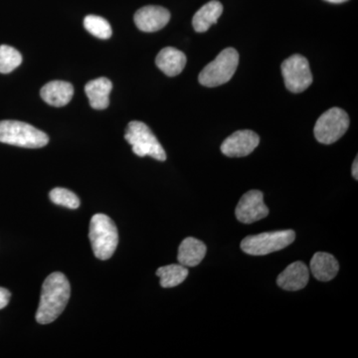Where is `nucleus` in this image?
I'll return each instance as SVG.
<instances>
[{
	"label": "nucleus",
	"mask_w": 358,
	"mask_h": 358,
	"mask_svg": "<svg viewBox=\"0 0 358 358\" xmlns=\"http://www.w3.org/2000/svg\"><path fill=\"white\" fill-rule=\"evenodd\" d=\"M71 286L62 273H52L42 286L36 320L40 324H51L64 312L69 301Z\"/></svg>",
	"instance_id": "1"
},
{
	"label": "nucleus",
	"mask_w": 358,
	"mask_h": 358,
	"mask_svg": "<svg viewBox=\"0 0 358 358\" xmlns=\"http://www.w3.org/2000/svg\"><path fill=\"white\" fill-rule=\"evenodd\" d=\"M89 238L96 258L105 261L114 255L119 243V233L109 216L99 213L92 217Z\"/></svg>",
	"instance_id": "2"
},
{
	"label": "nucleus",
	"mask_w": 358,
	"mask_h": 358,
	"mask_svg": "<svg viewBox=\"0 0 358 358\" xmlns=\"http://www.w3.org/2000/svg\"><path fill=\"white\" fill-rule=\"evenodd\" d=\"M0 143L26 148H43L49 136L31 124L20 121H0Z\"/></svg>",
	"instance_id": "3"
},
{
	"label": "nucleus",
	"mask_w": 358,
	"mask_h": 358,
	"mask_svg": "<svg viewBox=\"0 0 358 358\" xmlns=\"http://www.w3.org/2000/svg\"><path fill=\"white\" fill-rule=\"evenodd\" d=\"M124 138L133 147V152L138 157H152L159 162H164L166 159V150L145 122H129L127 127Z\"/></svg>",
	"instance_id": "4"
},
{
	"label": "nucleus",
	"mask_w": 358,
	"mask_h": 358,
	"mask_svg": "<svg viewBox=\"0 0 358 358\" xmlns=\"http://www.w3.org/2000/svg\"><path fill=\"white\" fill-rule=\"evenodd\" d=\"M239 64V54L234 48H226L199 74V83L208 88L229 82Z\"/></svg>",
	"instance_id": "5"
},
{
	"label": "nucleus",
	"mask_w": 358,
	"mask_h": 358,
	"mask_svg": "<svg viewBox=\"0 0 358 358\" xmlns=\"http://www.w3.org/2000/svg\"><path fill=\"white\" fill-rule=\"evenodd\" d=\"M296 239L293 230L274 231L250 235L242 240L241 249L252 256H264L287 248Z\"/></svg>",
	"instance_id": "6"
},
{
	"label": "nucleus",
	"mask_w": 358,
	"mask_h": 358,
	"mask_svg": "<svg viewBox=\"0 0 358 358\" xmlns=\"http://www.w3.org/2000/svg\"><path fill=\"white\" fill-rule=\"evenodd\" d=\"M348 127L350 117L345 110L331 108L320 115L313 129V134L319 143L331 145L343 138Z\"/></svg>",
	"instance_id": "7"
},
{
	"label": "nucleus",
	"mask_w": 358,
	"mask_h": 358,
	"mask_svg": "<svg viewBox=\"0 0 358 358\" xmlns=\"http://www.w3.org/2000/svg\"><path fill=\"white\" fill-rule=\"evenodd\" d=\"M282 73L285 85L292 93H301L313 83L308 61L299 54L291 56L282 63Z\"/></svg>",
	"instance_id": "8"
},
{
	"label": "nucleus",
	"mask_w": 358,
	"mask_h": 358,
	"mask_svg": "<svg viewBox=\"0 0 358 358\" xmlns=\"http://www.w3.org/2000/svg\"><path fill=\"white\" fill-rule=\"evenodd\" d=\"M235 215L240 222L251 224L267 217L268 209L264 202V194L259 190H250L240 199Z\"/></svg>",
	"instance_id": "9"
},
{
	"label": "nucleus",
	"mask_w": 358,
	"mask_h": 358,
	"mask_svg": "<svg viewBox=\"0 0 358 358\" xmlns=\"http://www.w3.org/2000/svg\"><path fill=\"white\" fill-rule=\"evenodd\" d=\"M260 143L258 134L249 129L237 131L221 145V152L228 157H244L254 152Z\"/></svg>",
	"instance_id": "10"
},
{
	"label": "nucleus",
	"mask_w": 358,
	"mask_h": 358,
	"mask_svg": "<svg viewBox=\"0 0 358 358\" xmlns=\"http://www.w3.org/2000/svg\"><path fill=\"white\" fill-rule=\"evenodd\" d=\"M171 20V13L162 6H148L138 9L134 14L136 27L143 32H157L166 27Z\"/></svg>",
	"instance_id": "11"
},
{
	"label": "nucleus",
	"mask_w": 358,
	"mask_h": 358,
	"mask_svg": "<svg viewBox=\"0 0 358 358\" xmlns=\"http://www.w3.org/2000/svg\"><path fill=\"white\" fill-rule=\"evenodd\" d=\"M310 280V270L305 263L294 262L289 265L279 275L277 284L285 291L296 292L303 289L307 286Z\"/></svg>",
	"instance_id": "12"
},
{
	"label": "nucleus",
	"mask_w": 358,
	"mask_h": 358,
	"mask_svg": "<svg viewBox=\"0 0 358 358\" xmlns=\"http://www.w3.org/2000/svg\"><path fill=\"white\" fill-rule=\"evenodd\" d=\"M40 95L45 103L53 107H64L74 95L72 84L64 81H51L42 87Z\"/></svg>",
	"instance_id": "13"
},
{
	"label": "nucleus",
	"mask_w": 358,
	"mask_h": 358,
	"mask_svg": "<svg viewBox=\"0 0 358 358\" xmlns=\"http://www.w3.org/2000/svg\"><path fill=\"white\" fill-rule=\"evenodd\" d=\"M113 89L112 82L102 77L92 80L85 86L90 105L95 110H105L110 105V93Z\"/></svg>",
	"instance_id": "14"
},
{
	"label": "nucleus",
	"mask_w": 358,
	"mask_h": 358,
	"mask_svg": "<svg viewBox=\"0 0 358 358\" xmlns=\"http://www.w3.org/2000/svg\"><path fill=\"white\" fill-rule=\"evenodd\" d=\"M186 61L187 59L183 52L173 47H166L157 54L155 64L166 76L174 77L178 76L185 69Z\"/></svg>",
	"instance_id": "15"
},
{
	"label": "nucleus",
	"mask_w": 358,
	"mask_h": 358,
	"mask_svg": "<svg viewBox=\"0 0 358 358\" xmlns=\"http://www.w3.org/2000/svg\"><path fill=\"white\" fill-rule=\"evenodd\" d=\"M206 245L196 238L187 237L178 248V260L185 267H196L206 255Z\"/></svg>",
	"instance_id": "16"
},
{
	"label": "nucleus",
	"mask_w": 358,
	"mask_h": 358,
	"mask_svg": "<svg viewBox=\"0 0 358 358\" xmlns=\"http://www.w3.org/2000/svg\"><path fill=\"white\" fill-rule=\"evenodd\" d=\"M310 268L315 279L329 282L338 275L339 264L331 254L317 252L310 260Z\"/></svg>",
	"instance_id": "17"
},
{
	"label": "nucleus",
	"mask_w": 358,
	"mask_h": 358,
	"mask_svg": "<svg viewBox=\"0 0 358 358\" xmlns=\"http://www.w3.org/2000/svg\"><path fill=\"white\" fill-rule=\"evenodd\" d=\"M223 13V6L217 0H211L193 16L192 25L195 31L206 32L212 25L217 23Z\"/></svg>",
	"instance_id": "18"
},
{
	"label": "nucleus",
	"mask_w": 358,
	"mask_h": 358,
	"mask_svg": "<svg viewBox=\"0 0 358 358\" xmlns=\"http://www.w3.org/2000/svg\"><path fill=\"white\" fill-rule=\"evenodd\" d=\"M157 275L160 279L162 288H173L185 281L188 275L187 268L180 265H169L157 268Z\"/></svg>",
	"instance_id": "19"
},
{
	"label": "nucleus",
	"mask_w": 358,
	"mask_h": 358,
	"mask_svg": "<svg viewBox=\"0 0 358 358\" xmlns=\"http://www.w3.org/2000/svg\"><path fill=\"white\" fill-rule=\"evenodd\" d=\"M22 63L20 52L8 45L0 46V73L8 74Z\"/></svg>",
	"instance_id": "20"
},
{
	"label": "nucleus",
	"mask_w": 358,
	"mask_h": 358,
	"mask_svg": "<svg viewBox=\"0 0 358 358\" xmlns=\"http://www.w3.org/2000/svg\"><path fill=\"white\" fill-rule=\"evenodd\" d=\"M84 27L87 31L99 39H109L112 36V27L105 18L96 15L85 17Z\"/></svg>",
	"instance_id": "21"
},
{
	"label": "nucleus",
	"mask_w": 358,
	"mask_h": 358,
	"mask_svg": "<svg viewBox=\"0 0 358 358\" xmlns=\"http://www.w3.org/2000/svg\"><path fill=\"white\" fill-rule=\"evenodd\" d=\"M49 199L53 203L67 207L69 209H77L80 206V199L74 192L66 188L56 187L49 193Z\"/></svg>",
	"instance_id": "22"
},
{
	"label": "nucleus",
	"mask_w": 358,
	"mask_h": 358,
	"mask_svg": "<svg viewBox=\"0 0 358 358\" xmlns=\"http://www.w3.org/2000/svg\"><path fill=\"white\" fill-rule=\"evenodd\" d=\"M11 294L7 289L0 288V310L6 307L10 301Z\"/></svg>",
	"instance_id": "23"
},
{
	"label": "nucleus",
	"mask_w": 358,
	"mask_h": 358,
	"mask_svg": "<svg viewBox=\"0 0 358 358\" xmlns=\"http://www.w3.org/2000/svg\"><path fill=\"white\" fill-rule=\"evenodd\" d=\"M352 176L355 178V180L358 179V160L357 157L355 159L352 164Z\"/></svg>",
	"instance_id": "24"
},
{
	"label": "nucleus",
	"mask_w": 358,
	"mask_h": 358,
	"mask_svg": "<svg viewBox=\"0 0 358 358\" xmlns=\"http://www.w3.org/2000/svg\"><path fill=\"white\" fill-rule=\"evenodd\" d=\"M327 2H331V3H343V2L348 1V0H326Z\"/></svg>",
	"instance_id": "25"
}]
</instances>
